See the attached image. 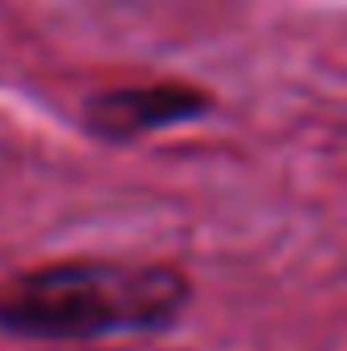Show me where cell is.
I'll return each mask as SVG.
<instances>
[{"instance_id":"obj_1","label":"cell","mask_w":347,"mask_h":351,"mask_svg":"<svg viewBox=\"0 0 347 351\" xmlns=\"http://www.w3.org/2000/svg\"><path fill=\"white\" fill-rule=\"evenodd\" d=\"M192 298L172 262L70 258L0 278V331L29 343H98L176 327Z\"/></svg>"},{"instance_id":"obj_2","label":"cell","mask_w":347,"mask_h":351,"mask_svg":"<svg viewBox=\"0 0 347 351\" xmlns=\"http://www.w3.org/2000/svg\"><path fill=\"white\" fill-rule=\"evenodd\" d=\"M213 110V98L204 90L180 86V82H156V86H119L102 90L82 106V123L90 135L106 143H131L152 131H164L176 123L204 119Z\"/></svg>"}]
</instances>
